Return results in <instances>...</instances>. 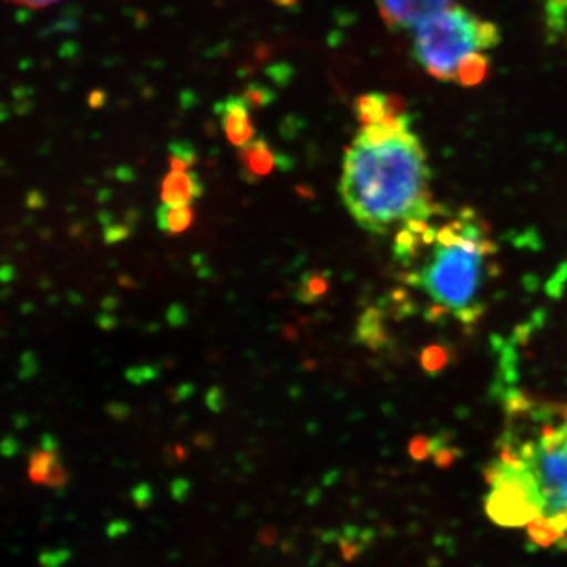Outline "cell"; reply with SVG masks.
Listing matches in <instances>:
<instances>
[{
  "instance_id": "cell-7",
  "label": "cell",
  "mask_w": 567,
  "mask_h": 567,
  "mask_svg": "<svg viewBox=\"0 0 567 567\" xmlns=\"http://www.w3.org/2000/svg\"><path fill=\"white\" fill-rule=\"evenodd\" d=\"M241 174L251 182L267 177L278 166V155L265 140H252L240 147Z\"/></svg>"
},
{
  "instance_id": "cell-13",
  "label": "cell",
  "mask_w": 567,
  "mask_h": 567,
  "mask_svg": "<svg viewBox=\"0 0 567 567\" xmlns=\"http://www.w3.org/2000/svg\"><path fill=\"white\" fill-rule=\"evenodd\" d=\"M324 292V281L320 276H306L303 284H301L300 290H298V297L303 303H311L317 300Z\"/></svg>"
},
{
  "instance_id": "cell-5",
  "label": "cell",
  "mask_w": 567,
  "mask_h": 567,
  "mask_svg": "<svg viewBox=\"0 0 567 567\" xmlns=\"http://www.w3.org/2000/svg\"><path fill=\"white\" fill-rule=\"evenodd\" d=\"M380 17L393 31H413L416 25L453 6L454 0H375Z\"/></svg>"
},
{
  "instance_id": "cell-6",
  "label": "cell",
  "mask_w": 567,
  "mask_h": 567,
  "mask_svg": "<svg viewBox=\"0 0 567 567\" xmlns=\"http://www.w3.org/2000/svg\"><path fill=\"white\" fill-rule=\"evenodd\" d=\"M251 110L244 95L229 96L219 107L224 134L235 147H245L254 140Z\"/></svg>"
},
{
  "instance_id": "cell-16",
  "label": "cell",
  "mask_w": 567,
  "mask_h": 567,
  "mask_svg": "<svg viewBox=\"0 0 567 567\" xmlns=\"http://www.w3.org/2000/svg\"><path fill=\"white\" fill-rule=\"evenodd\" d=\"M297 2L298 0H275V3H278V6L281 7H292Z\"/></svg>"
},
{
  "instance_id": "cell-14",
  "label": "cell",
  "mask_w": 567,
  "mask_h": 567,
  "mask_svg": "<svg viewBox=\"0 0 567 567\" xmlns=\"http://www.w3.org/2000/svg\"><path fill=\"white\" fill-rule=\"evenodd\" d=\"M244 99L251 107H264L274 100V93L265 89L264 85L252 84L246 89Z\"/></svg>"
},
{
  "instance_id": "cell-2",
  "label": "cell",
  "mask_w": 567,
  "mask_h": 567,
  "mask_svg": "<svg viewBox=\"0 0 567 567\" xmlns=\"http://www.w3.org/2000/svg\"><path fill=\"white\" fill-rule=\"evenodd\" d=\"M354 114L360 130L342 162V203L365 233L394 237L442 207L432 193L427 153L401 96L361 95Z\"/></svg>"
},
{
  "instance_id": "cell-3",
  "label": "cell",
  "mask_w": 567,
  "mask_h": 567,
  "mask_svg": "<svg viewBox=\"0 0 567 567\" xmlns=\"http://www.w3.org/2000/svg\"><path fill=\"white\" fill-rule=\"evenodd\" d=\"M498 246L476 210H439L394 235L395 279L431 320L475 327L487 308Z\"/></svg>"
},
{
  "instance_id": "cell-11",
  "label": "cell",
  "mask_w": 567,
  "mask_h": 567,
  "mask_svg": "<svg viewBox=\"0 0 567 567\" xmlns=\"http://www.w3.org/2000/svg\"><path fill=\"white\" fill-rule=\"evenodd\" d=\"M547 31L551 37L561 35L567 28V0H544Z\"/></svg>"
},
{
  "instance_id": "cell-4",
  "label": "cell",
  "mask_w": 567,
  "mask_h": 567,
  "mask_svg": "<svg viewBox=\"0 0 567 567\" xmlns=\"http://www.w3.org/2000/svg\"><path fill=\"white\" fill-rule=\"evenodd\" d=\"M413 55L421 69L443 82L475 87L491 70L488 52L502 41L494 22L466 7L439 11L413 29Z\"/></svg>"
},
{
  "instance_id": "cell-10",
  "label": "cell",
  "mask_w": 567,
  "mask_h": 567,
  "mask_svg": "<svg viewBox=\"0 0 567 567\" xmlns=\"http://www.w3.org/2000/svg\"><path fill=\"white\" fill-rule=\"evenodd\" d=\"M193 210L189 205H166L156 212V221L163 233L177 235L185 233L193 224Z\"/></svg>"
},
{
  "instance_id": "cell-15",
  "label": "cell",
  "mask_w": 567,
  "mask_h": 567,
  "mask_svg": "<svg viewBox=\"0 0 567 567\" xmlns=\"http://www.w3.org/2000/svg\"><path fill=\"white\" fill-rule=\"evenodd\" d=\"M10 2L18 3V6L29 7V9H43V7L51 6L58 0H10Z\"/></svg>"
},
{
  "instance_id": "cell-9",
  "label": "cell",
  "mask_w": 567,
  "mask_h": 567,
  "mask_svg": "<svg viewBox=\"0 0 567 567\" xmlns=\"http://www.w3.org/2000/svg\"><path fill=\"white\" fill-rule=\"evenodd\" d=\"M61 464V456H59L55 443L44 442V445L33 451L31 457H29V480L33 484H39V486H47L51 473Z\"/></svg>"
},
{
  "instance_id": "cell-12",
  "label": "cell",
  "mask_w": 567,
  "mask_h": 567,
  "mask_svg": "<svg viewBox=\"0 0 567 567\" xmlns=\"http://www.w3.org/2000/svg\"><path fill=\"white\" fill-rule=\"evenodd\" d=\"M169 163L173 171H189L196 163V152L189 147V144L177 142L171 147Z\"/></svg>"
},
{
  "instance_id": "cell-8",
  "label": "cell",
  "mask_w": 567,
  "mask_h": 567,
  "mask_svg": "<svg viewBox=\"0 0 567 567\" xmlns=\"http://www.w3.org/2000/svg\"><path fill=\"white\" fill-rule=\"evenodd\" d=\"M203 196V183L189 171H171L162 185V203L166 205H192Z\"/></svg>"
},
{
  "instance_id": "cell-1",
  "label": "cell",
  "mask_w": 567,
  "mask_h": 567,
  "mask_svg": "<svg viewBox=\"0 0 567 567\" xmlns=\"http://www.w3.org/2000/svg\"><path fill=\"white\" fill-rule=\"evenodd\" d=\"M484 483L495 525L543 548H567V398L507 395Z\"/></svg>"
}]
</instances>
